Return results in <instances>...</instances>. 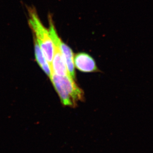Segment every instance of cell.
Here are the masks:
<instances>
[{
  "label": "cell",
  "instance_id": "6da1fadb",
  "mask_svg": "<svg viewBox=\"0 0 153 153\" xmlns=\"http://www.w3.org/2000/svg\"><path fill=\"white\" fill-rule=\"evenodd\" d=\"M50 78L64 105L75 107L77 102L84 99L82 90L71 76H61L52 72Z\"/></svg>",
  "mask_w": 153,
  "mask_h": 153
},
{
  "label": "cell",
  "instance_id": "7a4b0ae2",
  "mask_svg": "<svg viewBox=\"0 0 153 153\" xmlns=\"http://www.w3.org/2000/svg\"><path fill=\"white\" fill-rule=\"evenodd\" d=\"M29 24L35 34V40L43 52L47 61L51 66L54 53V46L49 30L44 26L34 9H29Z\"/></svg>",
  "mask_w": 153,
  "mask_h": 153
},
{
  "label": "cell",
  "instance_id": "3957f363",
  "mask_svg": "<svg viewBox=\"0 0 153 153\" xmlns=\"http://www.w3.org/2000/svg\"><path fill=\"white\" fill-rule=\"evenodd\" d=\"M49 31L54 46V53L51 66L52 72L61 76H65L67 75L70 76L67 65L65 64V60L64 59L59 47V43L61 39L56 33V30L51 19H49Z\"/></svg>",
  "mask_w": 153,
  "mask_h": 153
},
{
  "label": "cell",
  "instance_id": "277c9868",
  "mask_svg": "<svg viewBox=\"0 0 153 153\" xmlns=\"http://www.w3.org/2000/svg\"><path fill=\"white\" fill-rule=\"evenodd\" d=\"M74 63L77 69L83 72H94L99 71L96 62L88 53L82 52L74 56Z\"/></svg>",
  "mask_w": 153,
  "mask_h": 153
},
{
  "label": "cell",
  "instance_id": "5b68a950",
  "mask_svg": "<svg viewBox=\"0 0 153 153\" xmlns=\"http://www.w3.org/2000/svg\"><path fill=\"white\" fill-rule=\"evenodd\" d=\"M59 47L61 52L65 60L69 75L73 79H75V74L74 71V53L72 50L68 46L61 40L59 43Z\"/></svg>",
  "mask_w": 153,
  "mask_h": 153
},
{
  "label": "cell",
  "instance_id": "8992f818",
  "mask_svg": "<svg viewBox=\"0 0 153 153\" xmlns=\"http://www.w3.org/2000/svg\"><path fill=\"white\" fill-rule=\"evenodd\" d=\"M34 51L35 59L39 66L45 74L50 77L52 74L51 65H50L48 61L45 58L43 52L39 46V44L34 39Z\"/></svg>",
  "mask_w": 153,
  "mask_h": 153
}]
</instances>
